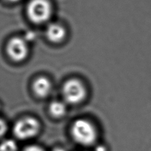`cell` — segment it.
Here are the masks:
<instances>
[{
  "label": "cell",
  "instance_id": "cell-1",
  "mask_svg": "<svg viewBox=\"0 0 151 151\" xmlns=\"http://www.w3.org/2000/svg\"><path fill=\"white\" fill-rule=\"evenodd\" d=\"M70 133L76 143L86 147L96 145L99 137L95 124L86 118L74 120L70 128Z\"/></svg>",
  "mask_w": 151,
  "mask_h": 151
},
{
  "label": "cell",
  "instance_id": "cell-2",
  "mask_svg": "<svg viewBox=\"0 0 151 151\" xmlns=\"http://www.w3.org/2000/svg\"><path fill=\"white\" fill-rule=\"evenodd\" d=\"M53 12V5L50 0H29L26 7L29 21L37 25L49 23Z\"/></svg>",
  "mask_w": 151,
  "mask_h": 151
},
{
  "label": "cell",
  "instance_id": "cell-3",
  "mask_svg": "<svg viewBox=\"0 0 151 151\" xmlns=\"http://www.w3.org/2000/svg\"><path fill=\"white\" fill-rule=\"evenodd\" d=\"M61 93L65 103L71 106H77L86 100L88 90L82 80L72 78L64 82L61 88Z\"/></svg>",
  "mask_w": 151,
  "mask_h": 151
},
{
  "label": "cell",
  "instance_id": "cell-4",
  "mask_svg": "<svg viewBox=\"0 0 151 151\" xmlns=\"http://www.w3.org/2000/svg\"><path fill=\"white\" fill-rule=\"evenodd\" d=\"M41 123L33 116H25L15 121L13 126V133L16 139L27 141L35 138L41 131Z\"/></svg>",
  "mask_w": 151,
  "mask_h": 151
},
{
  "label": "cell",
  "instance_id": "cell-5",
  "mask_svg": "<svg viewBox=\"0 0 151 151\" xmlns=\"http://www.w3.org/2000/svg\"><path fill=\"white\" fill-rule=\"evenodd\" d=\"M5 52L11 60L20 63L26 60L30 54L28 41L22 37H13L8 40Z\"/></svg>",
  "mask_w": 151,
  "mask_h": 151
},
{
  "label": "cell",
  "instance_id": "cell-6",
  "mask_svg": "<svg viewBox=\"0 0 151 151\" xmlns=\"http://www.w3.org/2000/svg\"><path fill=\"white\" fill-rule=\"evenodd\" d=\"M67 30L63 24L57 22H50L47 24L45 35L48 42L54 45H59L66 39Z\"/></svg>",
  "mask_w": 151,
  "mask_h": 151
},
{
  "label": "cell",
  "instance_id": "cell-7",
  "mask_svg": "<svg viewBox=\"0 0 151 151\" xmlns=\"http://www.w3.org/2000/svg\"><path fill=\"white\" fill-rule=\"evenodd\" d=\"M31 89L37 98L45 99L52 93V83L48 77L40 76L37 77L32 82Z\"/></svg>",
  "mask_w": 151,
  "mask_h": 151
},
{
  "label": "cell",
  "instance_id": "cell-8",
  "mask_svg": "<svg viewBox=\"0 0 151 151\" xmlns=\"http://www.w3.org/2000/svg\"><path fill=\"white\" fill-rule=\"evenodd\" d=\"M67 105L63 100H53L48 105V113L51 117L56 119L63 118L68 111Z\"/></svg>",
  "mask_w": 151,
  "mask_h": 151
},
{
  "label": "cell",
  "instance_id": "cell-9",
  "mask_svg": "<svg viewBox=\"0 0 151 151\" xmlns=\"http://www.w3.org/2000/svg\"><path fill=\"white\" fill-rule=\"evenodd\" d=\"M18 145L14 139H5L0 142V151H18Z\"/></svg>",
  "mask_w": 151,
  "mask_h": 151
},
{
  "label": "cell",
  "instance_id": "cell-10",
  "mask_svg": "<svg viewBox=\"0 0 151 151\" xmlns=\"http://www.w3.org/2000/svg\"><path fill=\"white\" fill-rule=\"evenodd\" d=\"M8 129L7 123L4 119L0 117V139L3 138L6 134Z\"/></svg>",
  "mask_w": 151,
  "mask_h": 151
},
{
  "label": "cell",
  "instance_id": "cell-11",
  "mask_svg": "<svg viewBox=\"0 0 151 151\" xmlns=\"http://www.w3.org/2000/svg\"><path fill=\"white\" fill-rule=\"evenodd\" d=\"M22 151H45L41 147L37 145H31L24 148Z\"/></svg>",
  "mask_w": 151,
  "mask_h": 151
},
{
  "label": "cell",
  "instance_id": "cell-12",
  "mask_svg": "<svg viewBox=\"0 0 151 151\" xmlns=\"http://www.w3.org/2000/svg\"><path fill=\"white\" fill-rule=\"evenodd\" d=\"M51 151H67L65 149L61 147H56Z\"/></svg>",
  "mask_w": 151,
  "mask_h": 151
},
{
  "label": "cell",
  "instance_id": "cell-13",
  "mask_svg": "<svg viewBox=\"0 0 151 151\" xmlns=\"http://www.w3.org/2000/svg\"><path fill=\"white\" fill-rule=\"evenodd\" d=\"M97 151H106V148L104 146H98V148L96 147Z\"/></svg>",
  "mask_w": 151,
  "mask_h": 151
},
{
  "label": "cell",
  "instance_id": "cell-14",
  "mask_svg": "<svg viewBox=\"0 0 151 151\" xmlns=\"http://www.w3.org/2000/svg\"><path fill=\"white\" fill-rule=\"evenodd\" d=\"M7 2L10 3V4H15V3L19 2L21 0H5Z\"/></svg>",
  "mask_w": 151,
  "mask_h": 151
}]
</instances>
